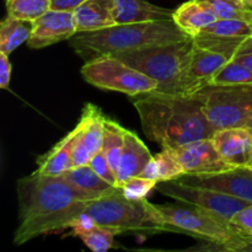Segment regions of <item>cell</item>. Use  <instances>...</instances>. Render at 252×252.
Segmentation results:
<instances>
[{
	"label": "cell",
	"mask_w": 252,
	"mask_h": 252,
	"mask_svg": "<svg viewBox=\"0 0 252 252\" xmlns=\"http://www.w3.org/2000/svg\"><path fill=\"white\" fill-rule=\"evenodd\" d=\"M244 39L245 38H243V37H220L199 34V36L194 37L193 41L198 46L213 49V51L225 54L229 58L233 59Z\"/></svg>",
	"instance_id": "28"
},
{
	"label": "cell",
	"mask_w": 252,
	"mask_h": 252,
	"mask_svg": "<svg viewBox=\"0 0 252 252\" xmlns=\"http://www.w3.org/2000/svg\"><path fill=\"white\" fill-rule=\"evenodd\" d=\"M241 2L248 11L252 12V0H241Z\"/></svg>",
	"instance_id": "37"
},
{
	"label": "cell",
	"mask_w": 252,
	"mask_h": 252,
	"mask_svg": "<svg viewBox=\"0 0 252 252\" xmlns=\"http://www.w3.org/2000/svg\"><path fill=\"white\" fill-rule=\"evenodd\" d=\"M193 38L175 43L147 47L116 54L128 65L158 83L157 93L177 94V85L191 61Z\"/></svg>",
	"instance_id": "5"
},
{
	"label": "cell",
	"mask_w": 252,
	"mask_h": 252,
	"mask_svg": "<svg viewBox=\"0 0 252 252\" xmlns=\"http://www.w3.org/2000/svg\"><path fill=\"white\" fill-rule=\"evenodd\" d=\"M85 0H51V9L61 11H74Z\"/></svg>",
	"instance_id": "36"
},
{
	"label": "cell",
	"mask_w": 252,
	"mask_h": 252,
	"mask_svg": "<svg viewBox=\"0 0 252 252\" xmlns=\"http://www.w3.org/2000/svg\"><path fill=\"white\" fill-rule=\"evenodd\" d=\"M155 189L164 196L170 197L177 202L193 206L223 223H230L231 218L238 213L240 209L248 206L250 202L213 191V189H203V187L192 186L184 184L179 180H169V181H160L157 184Z\"/></svg>",
	"instance_id": "8"
},
{
	"label": "cell",
	"mask_w": 252,
	"mask_h": 252,
	"mask_svg": "<svg viewBox=\"0 0 252 252\" xmlns=\"http://www.w3.org/2000/svg\"><path fill=\"white\" fill-rule=\"evenodd\" d=\"M231 231L245 239H252V203L244 207L229 223Z\"/></svg>",
	"instance_id": "31"
},
{
	"label": "cell",
	"mask_w": 252,
	"mask_h": 252,
	"mask_svg": "<svg viewBox=\"0 0 252 252\" xmlns=\"http://www.w3.org/2000/svg\"><path fill=\"white\" fill-rule=\"evenodd\" d=\"M76 127L59 140L49 152L37 159V170L34 172L47 176H62L73 167L71 164V147L76 135Z\"/></svg>",
	"instance_id": "19"
},
{
	"label": "cell",
	"mask_w": 252,
	"mask_h": 252,
	"mask_svg": "<svg viewBox=\"0 0 252 252\" xmlns=\"http://www.w3.org/2000/svg\"><path fill=\"white\" fill-rule=\"evenodd\" d=\"M229 61L231 58L225 54L194 43L191 61L177 85V95L191 96L198 93Z\"/></svg>",
	"instance_id": "9"
},
{
	"label": "cell",
	"mask_w": 252,
	"mask_h": 252,
	"mask_svg": "<svg viewBox=\"0 0 252 252\" xmlns=\"http://www.w3.org/2000/svg\"><path fill=\"white\" fill-rule=\"evenodd\" d=\"M153 155L143 140L135 133L126 129L125 145L116 175L118 187H122L126 181L134 176H140L145 165L150 161Z\"/></svg>",
	"instance_id": "14"
},
{
	"label": "cell",
	"mask_w": 252,
	"mask_h": 252,
	"mask_svg": "<svg viewBox=\"0 0 252 252\" xmlns=\"http://www.w3.org/2000/svg\"><path fill=\"white\" fill-rule=\"evenodd\" d=\"M76 135L74 138L73 147H71V164L73 167L84 166V165H89L93 155L89 152L88 147L84 140L83 130H81V126L76 125Z\"/></svg>",
	"instance_id": "32"
},
{
	"label": "cell",
	"mask_w": 252,
	"mask_h": 252,
	"mask_svg": "<svg viewBox=\"0 0 252 252\" xmlns=\"http://www.w3.org/2000/svg\"><path fill=\"white\" fill-rule=\"evenodd\" d=\"M192 38L174 20L116 24L90 32H76L69 46L80 58L88 62L102 56H116L153 46L175 43Z\"/></svg>",
	"instance_id": "3"
},
{
	"label": "cell",
	"mask_w": 252,
	"mask_h": 252,
	"mask_svg": "<svg viewBox=\"0 0 252 252\" xmlns=\"http://www.w3.org/2000/svg\"><path fill=\"white\" fill-rule=\"evenodd\" d=\"M196 95L202 100L204 113L216 130L248 127L251 122L252 84H208Z\"/></svg>",
	"instance_id": "6"
},
{
	"label": "cell",
	"mask_w": 252,
	"mask_h": 252,
	"mask_svg": "<svg viewBox=\"0 0 252 252\" xmlns=\"http://www.w3.org/2000/svg\"><path fill=\"white\" fill-rule=\"evenodd\" d=\"M171 150L185 175H208L231 169L220 158L212 138L196 140Z\"/></svg>",
	"instance_id": "11"
},
{
	"label": "cell",
	"mask_w": 252,
	"mask_h": 252,
	"mask_svg": "<svg viewBox=\"0 0 252 252\" xmlns=\"http://www.w3.org/2000/svg\"><path fill=\"white\" fill-rule=\"evenodd\" d=\"M89 165L91 166V169L101 177V179L105 180L106 182L111 184L112 186L118 187L117 185V175L113 171V169L111 167V165L108 164L107 159H106L105 154L102 153V150H100L98 153H96L95 155H93Z\"/></svg>",
	"instance_id": "33"
},
{
	"label": "cell",
	"mask_w": 252,
	"mask_h": 252,
	"mask_svg": "<svg viewBox=\"0 0 252 252\" xmlns=\"http://www.w3.org/2000/svg\"><path fill=\"white\" fill-rule=\"evenodd\" d=\"M84 213L90 217L94 223L111 229L116 235L169 233V226L155 204L148 202L147 198H127L121 187L112 193L91 201Z\"/></svg>",
	"instance_id": "4"
},
{
	"label": "cell",
	"mask_w": 252,
	"mask_h": 252,
	"mask_svg": "<svg viewBox=\"0 0 252 252\" xmlns=\"http://www.w3.org/2000/svg\"><path fill=\"white\" fill-rule=\"evenodd\" d=\"M177 180L252 203V167H231L208 175H184Z\"/></svg>",
	"instance_id": "10"
},
{
	"label": "cell",
	"mask_w": 252,
	"mask_h": 252,
	"mask_svg": "<svg viewBox=\"0 0 252 252\" xmlns=\"http://www.w3.org/2000/svg\"><path fill=\"white\" fill-rule=\"evenodd\" d=\"M185 175L184 169L171 149L164 148L162 152L154 155L150 161L145 165L140 176L154 181H169L177 180Z\"/></svg>",
	"instance_id": "22"
},
{
	"label": "cell",
	"mask_w": 252,
	"mask_h": 252,
	"mask_svg": "<svg viewBox=\"0 0 252 252\" xmlns=\"http://www.w3.org/2000/svg\"><path fill=\"white\" fill-rule=\"evenodd\" d=\"M209 84H214V85L252 84V70L244 64L231 59L225 65L219 69V71L212 78Z\"/></svg>",
	"instance_id": "27"
},
{
	"label": "cell",
	"mask_w": 252,
	"mask_h": 252,
	"mask_svg": "<svg viewBox=\"0 0 252 252\" xmlns=\"http://www.w3.org/2000/svg\"><path fill=\"white\" fill-rule=\"evenodd\" d=\"M218 19L217 12L206 0H189L180 5L172 16L177 26L192 38Z\"/></svg>",
	"instance_id": "15"
},
{
	"label": "cell",
	"mask_w": 252,
	"mask_h": 252,
	"mask_svg": "<svg viewBox=\"0 0 252 252\" xmlns=\"http://www.w3.org/2000/svg\"><path fill=\"white\" fill-rule=\"evenodd\" d=\"M80 71L90 85L102 90L123 93L130 97L149 94L158 89L154 79L115 56H102L85 62Z\"/></svg>",
	"instance_id": "7"
},
{
	"label": "cell",
	"mask_w": 252,
	"mask_h": 252,
	"mask_svg": "<svg viewBox=\"0 0 252 252\" xmlns=\"http://www.w3.org/2000/svg\"><path fill=\"white\" fill-rule=\"evenodd\" d=\"M69 229L93 252H106L113 248L116 234L111 229L94 223L85 213L74 220Z\"/></svg>",
	"instance_id": "20"
},
{
	"label": "cell",
	"mask_w": 252,
	"mask_h": 252,
	"mask_svg": "<svg viewBox=\"0 0 252 252\" xmlns=\"http://www.w3.org/2000/svg\"><path fill=\"white\" fill-rule=\"evenodd\" d=\"M251 24H252V21H251Z\"/></svg>",
	"instance_id": "39"
},
{
	"label": "cell",
	"mask_w": 252,
	"mask_h": 252,
	"mask_svg": "<svg viewBox=\"0 0 252 252\" xmlns=\"http://www.w3.org/2000/svg\"><path fill=\"white\" fill-rule=\"evenodd\" d=\"M134 107L145 135L162 148L182 145L213 137L214 129L198 96L152 91L137 96Z\"/></svg>",
	"instance_id": "2"
},
{
	"label": "cell",
	"mask_w": 252,
	"mask_h": 252,
	"mask_svg": "<svg viewBox=\"0 0 252 252\" xmlns=\"http://www.w3.org/2000/svg\"><path fill=\"white\" fill-rule=\"evenodd\" d=\"M17 197L19 225L14 235L16 245H24L39 235L69 229L91 202L63 176L37 172L17 182Z\"/></svg>",
	"instance_id": "1"
},
{
	"label": "cell",
	"mask_w": 252,
	"mask_h": 252,
	"mask_svg": "<svg viewBox=\"0 0 252 252\" xmlns=\"http://www.w3.org/2000/svg\"><path fill=\"white\" fill-rule=\"evenodd\" d=\"M106 118L102 111L94 103H86L81 113L78 123L81 126L84 140L91 155H95L102 149Z\"/></svg>",
	"instance_id": "21"
},
{
	"label": "cell",
	"mask_w": 252,
	"mask_h": 252,
	"mask_svg": "<svg viewBox=\"0 0 252 252\" xmlns=\"http://www.w3.org/2000/svg\"><path fill=\"white\" fill-rule=\"evenodd\" d=\"M201 34L220 37H246L252 36V24L240 19H218L207 26ZM199 36V34H198Z\"/></svg>",
	"instance_id": "26"
},
{
	"label": "cell",
	"mask_w": 252,
	"mask_h": 252,
	"mask_svg": "<svg viewBox=\"0 0 252 252\" xmlns=\"http://www.w3.org/2000/svg\"><path fill=\"white\" fill-rule=\"evenodd\" d=\"M175 10L158 6L147 0H115L116 24L171 20Z\"/></svg>",
	"instance_id": "17"
},
{
	"label": "cell",
	"mask_w": 252,
	"mask_h": 252,
	"mask_svg": "<svg viewBox=\"0 0 252 252\" xmlns=\"http://www.w3.org/2000/svg\"><path fill=\"white\" fill-rule=\"evenodd\" d=\"M33 30V22L16 19L7 15L0 24V52L10 54L29 41Z\"/></svg>",
	"instance_id": "23"
},
{
	"label": "cell",
	"mask_w": 252,
	"mask_h": 252,
	"mask_svg": "<svg viewBox=\"0 0 252 252\" xmlns=\"http://www.w3.org/2000/svg\"><path fill=\"white\" fill-rule=\"evenodd\" d=\"M157 181L145 179L143 176H134L122 185L123 194L129 199H144L157 187Z\"/></svg>",
	"instance_id": "30"
},
{
	"label": "cell",
	"mask_w": 252,
	"mask_h": 252,
	"mask_svg": "<svg viewBox=\"0 0 252 252\" xmlns=\"http://www.w3.org/2000/svg\"><path fill=\"white\" fill-rule=\"evenodd\" d=\"M73 14L78 32L97 31L116 25L115 0H85Z\"/></svg>",
	"instance_id": "16"
},
{
	"label": "cell",
	"mask_w": 252,
	"mask_h": 252,
	"mask_svg": "<svg viewBox=\"0 0 252 252\" xmlns=\"http://www.w3.org/2000/svg\"><path fill=\"white\" fill-rule=\"evenodd\" d=\"M73 11L48 10L33 21V30L27 41L31 49H41L58 42L70 39L76 33Z\"/></svg>",
	"instance_id": "12"
},
{
	"label": "cell",
	"mask_w": 252,
	"mask_h": 252,
	"mask_svg": "<svg viewBox=\"0 0 252 252\" xmlns=\"http://www.w3.org/2000/svg\"><path fill=\"white\" fill-rule=\"evenodd\" d=\"M11 63L9 56L0 52V88L7 90L10 88L11 80Z\"/></svg>",
	"instance_id": "35"
},
{
	"label": "cell",
	"mask_w": 252,
	"mask_h": 252,
	"mask_svg": "<svg viewBox=\"0 0 252 252\" xmlns=\"http://www.w3.org/2000/svg\"><path fill=\"white\" fill-rule=\"evenodd\" d=\"M63 179L73 187L74 189L83 194L90 201L110 194L120 187L112 186L111 184L101 179L90 165H84L79 167H71L70 170L62 175Z\"/></svg>",
	"instance_id": "18"
},
{
	"label": "cell",
	"mask_w": 252,
	"mask_h": 252,
	"mask_svg": "<svg viewBox=\"0 0 252 252\" xmlns=\"http://www.w3.org/2000/svg\"><path fill=\"white\" fill-rule=\"evenodd\" d=\"M125 133L126 128H123L120 123L108 117L106 118L101 150L115 172H117L121 155H122L123 145H125Z\"/></svg>",
	"instance_id": "24"
},
{
	"label": "cell",
	"mask_w": 252,
	"mask_h": 252,
	"mask_svg": "<svg viewBox=\"0 0 252 252\" xmlns=\"http://www.w3.org/2000/svg\"><path fill=\"white\" fill-rule=\"evenodd\" d=\"M5 6L9 16L33 22L51 10V0H6Z\"/></svg>",
	"instance_id": "25"
},
{
	"label": "cell",
	"mask_w": 252,
	"mask_h": 252,
	"mask_svg": "<svg viewBox=\"0 0 252 252\" xmlns=\"http://www.w3.org/2000/svg\"><path fill=\"white\" fill-rule=\"evenodd\" d=\"M234 61L244 64L252 70V36L246 37L234 56Z\"/></svg>",
	"instance_id": "34"
},
{
	"label": "cell",
	"mask_w": 252,
	"mask_h": 252,
	"mask_svg": "<svg viewBox=\"0 0 252 252\" xmlns=\"http://www.w3.org/2000/svg\"><path fill=\"white\" fill-rule=\"evenodd\" d=\"M212 140L221 159L231 167H252V134L248 128L218 129Z\"/></svg>",
	"instance_id": "13"
},
{
	"label": "cell",
	"mask_w": 252,
	"mask_h": 252,
	"mask_svg": "<svg viewBox=\"0 0 252 252\" xmlns=\"http://www.w3.org/2000/svg\"><path fill=\"white\" fill-rule=\"evenodd\" d=\"M212 5L219 19H240L252 21V12L244 7L241 0H206Z\"/></svg>",
	"instance_id": "29"
},
{
	"label": "cell",
	"mask_w": 252,
	"mask_h": 252,
	"mask_svg": "<svg viewBox=\"0 0 252 252\" xmlns=\"http://www.w3.org/2000/svg\"><path fill=\"white\" fill-rule=\"evenodd\" d=\"M246 128H248V129L250 130V133H251V134H252V120H251V122L249 123V125H248V127H246Z\"/></svg>",
	"instance_id": "38"
}]
</instances>
